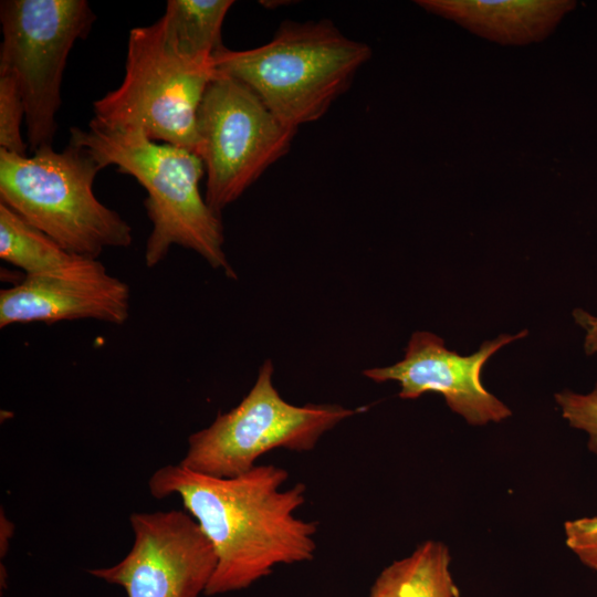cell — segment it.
<instances>
[{"label": "cell", "mask_w": 597, "mask_h": 597, "mask_svg": "<svg viewBox=\"0 0 597 597\" xmlns=\"http://www.w3.org/2000/svg\"><path fill=\"white\" fill-rule=\"evenodd\" d=\"M289 472L256 464L232 478L191 471L181 464L157 469L148 481L155 499L177 495L210 543L217 564L206 588L216 596L248 588L277 565L312 561L316 521L295 515L306 485H283Z\"/></svg>", "instance_id": "6da1fadb"}, {"label": "cell", "mask_w": 597, "mask_h": 597, "mask_svg": "<svg viewBox=\"0 0 597 597\" xmlns=\"http://www.w3.org/2000/svg\"><path fill=\"white\" fill-rule=\"evenodd\" d=\"M70 143L87 149L102 169L113 165L133 176L147 191L144 205L153 226L144 254L148 268L179 245L237 279L223 250L220 213L200 193L205 166L198 155L158 144L139 132L107 129L91 122L88 129L72 127Z\"/></svg>", "instance_id": "7a4b0ae2"}, {"label": "cell", "mask_w": 597, "mask_h": 597, "mask_svg": "<svg viewBox=\"0 0 597 597\" xmlns=\"http://www.w3.org/2000/svg\"><path fill=\"white\" fill-rule=\"evenodd\" d=\"M370 56L366 43L347 38L332 21H284L268 43L241 51L222 46L212 64L298 128L325 115Z\"/></svg>", "instance_id": "3957f363"}, {"label": "cell", "mask_w": 597, "mask_h": 597, "mask_svg": "<svg viewBox=\"0 0 597 597\" xmlns=\"http://www.w3.org/2000/svg\"><path fill=\"white\" fill-rule=\"evenodd\" d=\"M101 169L87 149L72 143L32 156L0 148V201L69 252L97 259L133 241L130 226L94 193Z\"/></svg>", "instance_id": "277c9868"}, {"label": "cell", "mask_w": 597, "mask_h": 597, "mask_svg": "<svg viewBox=\"0 0 597 597\" xmlns=\"http://www.w3.org/2000/svg\"><path fill=\"white\" fill-rule=\"evenodd\" d=\"M212 61L180 54L160 20L130 30L121 85L93 103L91 123L107 129L139 132L198 155L197 112Z\"/></svg>", "instance_id": "5b68a950"}, {"label": "cell", "mask_w": 597, "mask_h": 597, "mask_svg": "<svg viewBox=\"0 0 597 597\" xmlns=\"http://www.w3.org/2000/svg\"><path fill=\"white\" fill-rule=\"evenodd\" d=\"M273 371V363L266 359L254 385L234 408L218 413L210 426L189 436L179 464L211 476H237L275 449L313 450L324 433L362 411L336 404H290L274 387Z\"/></svg>", "instance_id": "8992f818"}, {"label": "cell", "mask_w": 597, "mask_h": 597, "mask_svg": "<svg viewBox=\"0 0 597 597\" xmlns=\"http://www.w3.org/2000/svg\"><path fill=\"white\" fill-rule=\"evenodd\" d=\"M0 71L18 81L25 106L28 146H52L61 83L74 43L95 14L85 0H4L0 3Z\"/></svg>", "instance_id": "52a82bcc"}, {"label": "cell", "mask_w": 597, "mask_h": 597, "mask_svg": "<svg viewBox=\"0 0 597 597\" xmlns=\"http://www.w3.org/2000/svg\"><path fill=\"white\" fill-rule=\"evenodd\" d=\"M296 132L244 83L216 71L197 112L207 203L220 213L235 201L290 150Z\"/></svg>", "instance_id": "ba28073f"}, {"label": "cell", "mask_w": 597, "mask_h": 597, "mask_svg": "<svg viewBox=\"0 0 597 597\" xmlns=\"http://www.w3.org/2000/svg\"><path fill=\"white\" fill-rule=\"evenodd\" d=\"M130 551L118 563L90 569L127 597H198L214 572V552L196 521L181 510L134 512Z\"/></svg>", "instance_id": "9c48e42d"}, {"label": "cell", "mask_w": 597, "mask_h": 597, "mask_svg": "<svg viewBox=\"0 0 597 597\" xmlns=\"http://www.w3.org/2000/svg\"><path fill=\"white\" fill-rule=\"evenodd\" d=\"M526 335V329L515 335L501 334L483 342L474 354L461 356L447 349L439 336L415 332L404 359L388 367L365 369L363 374L376 383L398 381L402 399H416L429 391L441 394L448 407L470 425L500 422L512 411L484 388L481 370L498 349Z\"/></svg>", "instance_id": "30bf717a"}, {"label": "cell", "mask_w": 597, "mask_h": 597, "mask_svg": "<svg viewBox=\"0 0 597 597\" xmlns=\"http://www.w3.org/2000/svg\"><path fill=\"white\" fill-rule=\"evenodd\" d=\"M130 289L98 259L82 256L70 269L27 275L0 291V327L13 324L95 320L114 325L129 317Z\"/></svg>", "instance_id": "8fae6325"}, {"label": "cell", "mask_w": 597, "mask_h": 597, "mask_svg": "<svg viewBox=\"0 0 597 597\" xmlns=\"http://www.w3.org/2000/svg\"><path fill=\"white\" fill-rule=\"evenodd\" d=\"M416 3L484 39L509 45L544 40L576 7L573 0H418Z\"/></svg>", "instance_id": "7c38bea8"}, {"label": "cell", "mask_w": 597, "mask_h": 597, "mask_svg": "<svg viewBox=\"0 0 597 597\" xmlns=\"http://www.w3.org/2000/svg\"><path fill=\"white\" fill-rule=\"evenodd\" d=\"M450 565L449 547L427 540L408 556L386 566L368 597H460Z\"/></svg>", "instance_id": "4fadbf2b"}, {"label": "cell", "mask_w": 597, "mask_h": 597, "mask_svg": "<svg viewBox=\"0 0 597 597\" xmlns=\"http://www.w3.org/2000/svg\"><path fill=\"white\" fill-rule=\"evenodd\" d=\"M232 0H169L159 19L167 39L186 57L210 62L223 46L221 28Z\"/></svg>", "instance_id": "5bb4252c"}, {"label": "cell", "mask_w": 597, "mask_h": 597, "mask_svg": "<svg viewBox=\"0 0 597 597\" xmlns=\"http://www.w3.org/2000/svg\"><path fill=\"white\" fill-rule=\"evenodd\" d=\"M0 258L27 276L65 271L82 255L69 252L0 201Z\"/></svg>", "instance_id": "9a60e30c"}, {"label": "cell", "mask_w": 597, "mask_h": 597, "mask_svg": "<svg viewBox=\"0 0 597 597\" xmlns=\"http://www.w3.org/2000/svg\"><path fill=\"white\" fill-rule=\"evenodd\" d=\"M25 119V106L17 78L0 71V148L27 155L28 143L23 140L21 126Z\"/></svg>", "instance_id": "2e32d148"}, {"label": "cell", "mask_w": 597, "mask_h": 597, "mask_svg": "<svg viewBox=\"0 0 597 597\" xmlns=\"http://www.w3.org/2000/svg\"><path fill=\"white\" fill-rule=\"evenodd\" d=\"M555 400L569 426L588 434V450L597 454V385L586 395L565 389L555 395Z\"/></svg>", "instance_id": "e0dca14e"}, {"label": "cell", "mask_w": 597, "mask_h": 597, "mask_svg": "<svg viewBox=\"0 0 597 597\" xmlns=\"http://www.w3.org/2000/svg\"><path fill=\"white\" fill-rule=\"evenodd\" d=\"M565 544L588 568L597 572V516L564 523Z\"/></svg>", "instance_id": "ac0fdd59"}, {"label": "cell", "mask_w": 597, "mask_h": 597, "mask_svg": "<svg viewBox=\"0 0 597 597\" xmlns=\"http://www.w3.org/2000/svg\"><path fill=\"white\" fill-rule=\"evenodd\" d=\"M576 323L586 331L585 352L588 355L597 353V316L576 308L573 313Z\"/></svg>", "instance_id": "d6986e66"}, {"label": "cell", "mask_w": 597, "mask_h": 597, "mask_svg": "<svg viewBox=\"0 0 597 597\" xmlns=\"http://www.w3.org/2000/svg\"><path fill=\"white\" fill-rule=\"evenodd\" d=\"M13 524L1 512L0 517V556L4 557L9 547V541L13 535Z\"/></svg>", "instance_id": "ffe728a7"}]
</instances>
